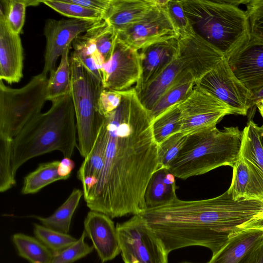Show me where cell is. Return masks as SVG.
Listing matches in <instances>:
<instances>
[{
  "label": "cell",
  "instance_id": "1",
  "mask_svg": "<svg viewBox=\"0 0 263 263\" xmlns=\"http://www.w3.org/2000/svg\"><path fill=\"white\" fill-rule=\"evenodd\" d=\"M120 93V105L104 116L106 142L102 170L84 198L90 211L111 218L145 211V191L159 166L149 112L135 87Z\"/></svg>",
  "mask_w": 263,
  "mask_h": 263
},
{
  "label": "cell",
  "instance_id": "2",
  "mask_svg": "<svg viewBox=\"0 0 263 263\" xmlns=\"http://www.w3.org/2000/svg\"><path fill=\"white\" fill-rule=\"evenodd\" d=\"M262 212L263 200H235L226 191L200 200L184 201L176 197L162 205L147 209L141 215L168 253L201 246L214 255Z\"/></svg>",
  "mask_w": 263,
  "mask_h": 263
},
{
  "label": "cell",
  "instance_id": "3",
  "mask_svg": "<svg viewBox=\"0 0 263 263\" xmlns=\"http://www.w3.org/2000/svg\"><path fill=\"white\" fill-rule=\"evenodd\" d=\"M50 108L29 121L12 140V168L29 160L59 151L71 158L77 148L74 107L71 91L51 101Z\"/></svg>",
  "mask_w": 263,
  "mask_h": 263
},
{
  "label": "cell",
  "instance_id": "4",
  "mask_svg": "<svg viewBox=\"0 0 263 263\" xmlns=\"http://www.w3.org/2000/svg\"><path fill=\"white\" fill-rule=\"evenodd\" d=\"M243 0H181L194 31L226 59L251 40L249 20L239 7Z\"/></svg>",
  "mask_w": 263,
  "mask_h": 263
},
{
  "label": "cell",
  "instance_id": "5",
  "mask_svg": "<svg viewBox=\"0 0 263 263\" xmlns=\"http://www.w3.org/2000/svg\"><path fill=\"white\" fill-rule=\"evenodd\" d=\"M242 132L238 127H216L186 136L168 170L181 179L205 174L222 166L233 167L240 156Z\"/></svg>",
  "mask_w": 263,
  "mask_h": 263
},
{
  "label": "cell",
  "instance_id": "6",
  "mask_svg": "<svg viewBox=\"0 0 263 263\" xmlns=\"http://www.w3.org/2000/svg\"><path fill=\"white\" fill-rule=\"evenodd\" d=\"M71 67V93L74 107L78 146L82 157L90 152L104 120L98 100L104 88L102 82L90 73L72 53Z\"/></svg>",
  "mask_w": 263,
  "mask_h": 263
},
{
  "label": "cell",
  "instance_id": "7",
  "mask_svg": "<svg viewBox=\"0 0 263 263\" xmlns=\"http://www.w3.org/2000/svg\"><path fill=\"white\" fill-rule=\"evenodd\" d=\"M47 75L33 77L20 88H12L0 81V136L13 139L41 113L47 99Z\"/></svg>",
  "mask_w": 263,
  "mask_h": 263
},
{
  "label": "cell",
  "instance_id": "8",
  "mask_svg": "<svg viewBox=\"0 0 263 263\" xmlns=\"http://www.w3.org/2000/svg\"><path fill=\"white\" fill-rule=\"evenodd\" d=\"M124 263H168V253L141 215L116 226Z\"/></svg>",
  "mask_w": 263,
  "mask_h": 263
},
{
  "label": "cell",
  "instance_id": "9",
  "mask_svg": "<svg viewBox=\"0 0 263 263\" xmlns=\"http://www.w3.org/2000/svg\"><path fill=\"white\" fill-rule=\"evenodd\" d=\"M179 107L180 133L185 136L215 127L225 116L234 114L228 105L196 85Z\"/></svg>",
  "mask_w": 263,
  "mask_h": 263
},
{
  "label": "cell",
  "instance_id": "10",
  "mask_svg": "<svg viewBox=\"0 0 263 263\" xmlns=\"http://www.w3.org/2000/svg\"><path fill=\"white\" fill-rule=\"evenodd\" d=\"M196 85L228 105L234 114L246 116L250 109L252 93L236 78L225 58Z\"/></svg>",
  "mask_w": 263,
  "mask_h": 263
},
{
  "label": "cell",
  "instance_id": "11",
  "mask_svg": "<svg viewBox=\"0 0 263 263\" xmlns=\"http://www.w3.org/2000/svg\"><path fill=\"white\" fill-rule=\"evenodd\" d=\"M101 73L104 89L120 92L135 87L141 77L138 50L117 38L111 56L103 64Z\"/></svg>",
  "mask_w": 263,
  "mask_h": 263
},
{
  "label": "cell",
  "instance_id": "12",
  "mask_svg": "<svg viewBox=\"0 0 263 263\" xmlns=\"http://www.w3.org/2000/svg\"><path fill=\"white\" fill-rule=\"evenodd\" d=\"M97 22L73 18L47 20L44 28L46 46L42 72L47 75L55 70L57 61L64 49L81 33L86 32Z\"/></svg>",
  "mask_w": 263,
  "mask_h": 263
},
{
  "label": "cell",
  "instance_id": "13",
  "mask_svg": "<svg viewBox=\"0 0 263 263\" xmlns=\"http://www.w3.org/2000/svg\"><path fill=\"white\" fill-rule=\"evenodd\" d=\"M224 58L219 50L195 32L178 38L177 59L196 83Z\"/></svg>",
  "mask_w": 263,
  "mask_h": 263
},
{
  "label": "cell",
  "instance_id": "14",
  "mask_svg": "<svg viewBox=\"0 0 263 263\" xmlns=\"http://www.w3.org/2000/svg\"><path fill=\"white\" fill-rule=\"evenodd\" d=\"M117 33L118 39L137 50L161 41L178 39L167 7L159 9L149 17Z\"/></svg>",
  "mask_w": 263,
  "mask_h": 263
},
{
  "label": "cell",
  "instance_id": "15",
  "mask_svg": "<svg viewBox=\"0 0 263 263\" xmlns=\"http://www.w3.org/2000/svg\"><path fill=\"white\" fill-rule=\"evenodd\" d=\"M226 59L235 76L252 93L263 88V43L251 39Z\"/></svg>",
  "mask_w": 263,
  "mask_h": 263
},
{
  "label": "cell",
  "instance_id": "16",
  "mask_svg": "<svg viewBox=\"0 0 263 263\" xmlns=\"http://www.w3.org/2000/svg\"><path fill=\"white\" fill-rule=\"evenodd\" d=\"M84 231L102 263L114 259L120 253L116 226L108 216L90 211L84 220Z\"/></svg>",
  "mask_w": 263,
  "mask_h": 263
},
{
  "label": "cell",
  "instance_id": "17",
  "mask_svg": "<svg viewBox=\"0 0 263 263\" xmlns=\"http://www.w3.org/2000/svg\"><path fill=\"white\" fill-rule=\"evenodd\" d=\"M258 127L250 120L241 132L239 157L247 164L250 173L249 199L263 200V148Z\"/></svg>",
  "mask_w": 263,
  "mask_h": 263
},
{
  "label": "cell",
  "instance_id": "18",
  "mask_svg": "<svg viewBox=\"0 0 263 263\" xmlns=\"http://www.w3.org/2000/svg\"><path fill=\"white\" fill-rule=\"evenodd\" d=\"M141 65L140 79L135 87L137 93L159 75L176 58L178 39L161 41L138 50Z\"/></svg>",
  "mask_w": 263,
  "mask_h": 263
},
{
  "label": "cell",
  "instance_id": "19",
  "mask_svg": "<svg viewBox=\"0 0 263 263\" xmlns=\"http://www.w3.org/2000/svg\"><path fill=\"white\" fill-rule=\"evenodd\" d=\"M23 48L20 34L13 32L0 15V79L8 84L23 78Z\"/></svg>",
  "mask_w": 263,
  "mask_h": 263
},
{
  "label": "cell",
  "instance_id": "20",
  "mask_svg": "<svg viewBox=\"0 0 263 263\" xmlns=\"http://www.w3.org/2000/svg\"><path fill=\"white\" fill-rule=\"evenodd\" d=\"M263 242V229L247 228L231 237L207 263H250Z\"/></svg>",
  "mask_w": 263,
  "mask_h": 263
},
{
  "label": "cell",
  "instance_id": "21",
  "mask_svg": "<svg viewBox=\"0 0 263 263\" xmlns=\"http://www.w3.org/2000/svg\"><path fill=\"white\" fill-rule=\"evenodd\" d=\"M160 9L154 0H111L103 19L117 32L149 17Z\"/></svg>",
  "mask_w": 263,
  "mask_h": 263
},
{
  "label": "cell",
  "instance_id": "22",
  "mask_svg": "<svg viewBox=\"0 0 263 263\" xmlns=\"http://www.w3.org/2000/svg\"><path fill=\"white\" fill-rule=\"evenodd\" d=\"M106 142V127L104 118L97 138L89 155L85 158L77 173L83 187L84 198L97 183L102 168Z\"/></svg>",
  "mask_w": 263,
  "mask_h": 263
},
{
  "label": "cell",
  "instance_id": "23",
  "mask_svg": "<svg viewBox=\"0 0 263 263\" xmlns=\"http://www.w3.org/2000/svg\"><path fill=\"white\" fill-rule=\"evenodd\" d=\"M176 189L175 177L167 168H158L152 176L145 191L146 209L162 205L174 199Z\"/></svg>",
  "mask_w": 263,
  "mask_h": 263
},
{
  "label": "cell",
  "instance_id": "24",
  "mask_svg": "<svg viewBox=\"0 0 263 263\" xmlns=\"http://www.w3.org/2000/svg\"><path fill=\"white\" fill-rule=\"evenodd\" d=\"M183 70L177 57L159 75L138 93L140 102L149 112Z\"/></svg>",
  "mask_w": 263,
  "mask_h": 263
},
{
  "label": "cell",
  "instance_id": "25",
  "mask_svg": "<svg viewBox=\"0 0 263 263\" xmlns=\"http://www.w3.org/2000/svg\"><path fill=\"white\" fill-rule=\"evenodd\" d=\"M192 74L183 69L150 111L152 121L171 107L185 99L195 86Z\"/></svg>",
  "mask_w": 263,
  "mask_h": 263
},
{
  "label": "cell",
  "instance_id": "26",
  "mask_svg": "<svg viewBox=\"0 0 263 263\" xmlns=\"http://www.w3.org/2000/svg\"><path fill=\"white\" fill-rule=\"evenodd\" d=\"M82 196V191L74 189L65 202L51 215L46 217L37 215L29 217L37 219L44 226L68 233L72 216Z\"/></svg>",
  "mask_w": 263,
  "mask_h": 263
},
{
  "label": "cell",
  "instance_id": "27",
  "mask_svg": "<svg viewBox=\"0 0 263 263\" xmlns=\"http://www.w3.org/2000/svg\"><path fill=\"white\" fill-rule=\"evenodd\" d=\"M72 44V53L83 66L102 83L101 70L105 62L92 40L85 33L78 36Z\"/></svg>",
  "mask_w": 263,
  "mask_h": 263
},
{
  "label": "cell",
  "instance_id": "28",
  "mask_svg": "<svg viewBox=\"0 0 263 263\" xmlns=\"http://www.w3.org/2000/svg\"><path fill=\"white\" fill-rule=\"evenodd\" d=\"M12 240L18 255L29 263L51 262L53 253L36 237L18 233Z\"/></svg>",
  "mask_w": 263,
  "mask_h": 263
},
{
  "label": "cell",
  "instance_id": "29",
  "mask_svg": "<svg viewBox=\"0 0 263 263\" xmlns=\"http://www.w3.org/2000/svg\"><path fill=\"white\" fill-rule=\"evenodd\" d=\"M70 45L67 46L61 55L57 69L50 72L47 86V101H52L62 97L71 89V67L68 54Z\"/></svg>",
  "mask_w": 263,
  "mask_h": 263
},
{
  "label": "cell",
  "instance_id": "30",
  "mask_svg": "<svg viewBox=\"0 0 263 263\" xmlns=\"http://www.w3.org/2000/svg\"><path fill=\"white\" fill-rule=\"evenodd\" d=\"M59 163V161L55 160L40 164L34 171L24 177L21 193L34 194L54 182L64 180L58 173Z\"/></svg>",
  "mask_w": 263,
  "mask_h": 263
},
{
  "label": "cell",
  "instance_id": "31",
  "mask_svg": "<svg viewBox=\"0 0 263 263\" xmlns=\"http://www.w3.org/2000/svg\"><path fill=\"white\" fill-rule=\"evenodd\" d=\"M182 125L179 103L168 108L153 120L152 130L158 145L170 136L180 133Z\"/></svg>",
  "mask_w": 263,
  "mask_h": 263
},
{
  "label": "cell",
  "instance_id": "32",
  "mask_svg": "<svg viewBox=\"0 0 263 263\" xmlns=\"http://www.w3.org/2000/svg\"><path fill=\"white\" fill-rule=\"evenodd\" d=\"M85 33L94 42L104 62L109 60L117 38L114 29L103 19L97 22Z\"/></svg>",
  "mask_w": 263,
  "mask_h": 263
},
{
  "label": "cell",
  "instance_id": "33",
  "mask_svg": "<svg viewBox=\"0 0 263 263\" xmlns=\"http://www.w3.org/2000/svg\"><path fill=\"white\" fill-rule=\"evenodd\" d=\"M33 231L35 237L53 254L62 251L78 240L68 233L50 229L41 224L34 223Z\"/></svg>",
  "mask_w": 263,
  "mask_h": 263
},
{
  "label": "cell",
  "instance_id": "34",
  "mask_svg": "<svg viewBox=\"0 0 263 263\" xmlns=\"http://www.w3.org/2000/svg\"><path fill=\"white\" fill-rule=\"evenodd\" d=\"M41 2L61 14L73 19L99 21L103 18L104 13L70 3L67 0Z\"/></svg>",
  "mask_w": 263,
  "mask_h": 263
},
{
  "label": "cell",
  "instance_id": "35",
  "mask_svg": "<svg viewBox=\"0 0 263 263\" xmlns=\"http://www.w3.org/2000/svg\"><path fill=\"white\" fill-rule=\"evenodd\" d=\"M12 140L0 136V192L4 193L16 183L12 168Z\"/></svg>",
  "mask_w": 263,
  "mask_h": 263
},
{
  "label": "cell",
  "instance_id": "36",
  "mask_svg": "<svg viewBox=\"0 0 263 263\" xmlns=\"http://www.w3.org/2000/svg\"><path fill=\"white\" fill-rule=\"evenodd\" d=\"M232 167V180L228 193L235 200L249 199L250 177L247 164L239 157Z\"/></svg>",
  "mask_w": 263,
  "mask_h": 263
},
{
  "label": "cell",
  "instance_id": "37",
  "mask_svg": "<svg viewBox=\"0 0 263 263\" xmlns=\"http://www.w3.org/2000/svg\"><path fill=\"white\" fill-rule=\"evenodd\" d=\"M27 5L24 0H1L0 15L5 16L8 25L20 34L25 23Z\"/></svg>",
  "mask_w": 263,
  "mask_h": 263
},
{
  "label": "cell",
  "instance_id": "38",
  "mask_svg": "<svg viewBox=\"0 0 263 263\" xmlns=\"http://www.w3.org/2000/svg\"><path fill=\"white\" fill-rule=\"evenodd\" d=\"M186 136L181 133L175 134L158 144V168L168 170L172 162L181 149Z\"/></svg>",
  "mask_w": 263,
  "mask_h": 263
},
{
  "label": "cell",
  "instance_id": "39",
  "mask_svg": "<svg viewBox=\"0 0 263 263\" xmlns=\"http://www.w3.org/2000/svg\"><path fill=\"white\" fill-rule=\"evenodd\" d=\"M86 237L83 231L77 241L62 251L53 254L51 263H73L93 251V247L85 241Z\"/></svg>",
  "mask_w": 263,
  "mask_h": 263
},
{
  "label": "cell",
  "instance_id": "40",
  "mask_svg": "<svg viewBox=\"0 0 263 263\" xmlns=\"http://www.w3.org/2000/svg\"><path fill=\"white\" fill-rule=\"evenodd\" d=\"M250 28L251 39L263 43V0H243Z\"/></svg>",
  "mask_w": 263,
  "mask_h": 263
},
{
  "label": "cell",
  "instance_id": "41",
  "mask_svg": "<svg viewBox=\"0 0 263 263\" xmlns=\"http://www.w3.org/2000/svg\"><path fill=\"white\" fill-rule=\"evenodd\" d=\"M167 11L178 38L194 32L185 14L181 0H169Z\"/></svg>",
  "mask_w": 263,
  "mask_h": 263
},
{
  "label": "cell",
  "instance_id": "42",
  "mask_svg": "<svg viewBox=\"0 0 263 263\" xmlns=\"http://www.w3.org/2000/svg\"><path fill=\"white\" fill-rule=\"evenodd\" d=\"M122 95L120 92L103 88L98 100L100 113L104 116L114 111L120 105Z\"/></svg>",
  "mask_w": 263,
  "mask_h": 263
},
{
  "label": "cell",
  "instance_id": "43",
  "mask_svg": "<svg viewBox=\"0 0 263 263\" xmlns=\"http://www.w3.org/2000/svg\"><path fill=\"white\" fill-rule=\"evenodd\" d=\"M69 2L78 4L90 9L104 13L107 10L111 0H67Z\"/></svg>",
  "mask_w": 263,
  "mask_h": 263
},
{
  "label": "cell",
  "instance_id": "44",
  "mask_svg": "<svg viewBox=\"0 0 263 263\" xmlns=\"http://www.w3.org/2000/svg\"><path fill=\"white\" fill-rule=\"evenodd\" d=\"M74 167V162L69 158L63 157L58 168L59 175L64 180L67 179Z\"/></svg>",
  "mask_w": 263,
  "mask_h": 263
},
{
  "label": "cell",
  "instance_id": "45",
  "mask_svg": "<svg viewBox=\"0 0 263 263\" xmlns=\"http://www.w3.org/2000/svg\"><path fill=\"white\" fill-rule=\"evenodd\" d=\"M250 263H263V242L256 250Z\"/></svg>",
  "mask_w": 263,
  "mask_h": 263
},
{
  "label": "cell",
  "instance_id": "46",
  "mask_svg": "<svg viewBox=\"0 0 263 263\" xmlns=\"http://www.w3.org/2000/svg\"><path fill=\"white\" fill-rule=\"evenodd\" d=\"M262 99H263V88L257 92L252 93L251 100L250 109H252L255 106L256 103Z\"/></svg>",
  "mask_w": 263,
  "mask_h": 263
},
{
  "label": "cell",
  "instance_id": "47",
  "mask_svg": "<svg viewBox=\"0 0 263 263\" xmlns=\"http://www.w3.org/2000/svg\"><path fill=\"white\" fill-rule=\"evenodd\" d=\"M251 228L263 229V217L253 220L245 227V229Z\"/></svg>",
  "mask_w": 263,
  "mask_h": 263
},
{
  "label": "cell",
  "instance_id": "48",
  "mask_svg": "<svg viewBox=\"0 0 263 263\" xmlns=\"http://www.w3.org/2000/svg\"><path fill=\"white\" fill-rule=\"evenodd\" d=\"M255 107L258 108V111L262 118L263 119V99L260 100L257 102L255 104Z\"/></svg>",
  "mask_w": 263,
  "mask_h": 263
},
{
  "label": "cell",
  "instance_id": "49",
  "mask_svg": "<svg viewBox=\"0 0 263 263\" xmlns=\"http://www.w3.org/2000/svg\"><path fill=\"white\" fill-rule=\"evenodd\" d=\"M259 137L263 148V125L258 127Z\"/></svg>",
  "mask_w": 263,
  "mask_h": 263
},
{
  "label": "cell",
  "instance_id": "50",
  "mask_svg": "<svg viewBox=\"0 0 263 263\" xmlns=\"http://www.w3.org/2000/svg\"><path fill=\"white\" fill-rule=\"evenodd\" d=\"M262 217H263V212L260 214V215L259 216L258 218L259 219V218H262Z\"/></svg>",
  "mask_w": 263,
  "mask_h": 263
}]
</instances>
